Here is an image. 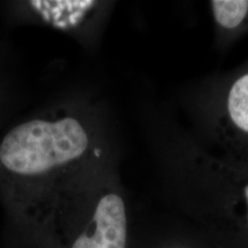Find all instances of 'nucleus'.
I'll list each match as a JSON object with an SVG mask.
<instances>
[{
    "instance_id": "5",
    "label": "nucleus",
    "mask_w": 248,
    "mask_h": 248,
    "mask_svg": "<svg viewBox=\"0 0 248 248\" xmlns=\"http://www.w3.org/2000/svg\"><path fill=\"white\" fill-rule=\"evenodd\" d=\"M208 7L217 47L226 48L248 36V0H213Z\"/></svg>"
},
{
    "instance_id": "7",
    "label": "nucleus",
    "mask_w": 248,
    "mask_h": 248,
    "mask_svg": "<svg viewBox=\"0 0 248 248\" xmlns=\"http://www.w3.org/2000/svg\"><path fill=\"white\" fill-rule=\"evenodd\" d=\"M163 248H193L188 245H184V244H171V245H167L166 247Z\"/></svg>"
},
{
    "instance_id": "1",
    "label": "nucleus",
    "mask_w": 248,
    "mask_h": 248,
    "mask_svg": "<svg viewBox=\"0 0 248 248\" xmlns=\"http://www.w3.org/2000/svg\"><path fill=\"white\" fill-rule=\"evenodd\" d=\"M102 148L90 124L76 116L37 117L14 126L0 142V173L15 221L46 245L59 207L78 193L63 181L100 171Z\"/></svg>"
},
{
    "instance_id": "2",
    "label": "nucleus",
    "mask_w": 248,
    "mask_h": 248,
    "mask_svg": "<svg viewBox=\"0 0 248 248\" xmlns=\"http://www.w3.org/2000/svg\"><path fill=\"white\" fill-rule=\"evenodd\" d=\"M173 199L229 248H248V167L213 154L181 128L164 141Z\"/></svg>"
},
{
    "instance_id": "4",
    "label": "nucleus",
    "mask_w": 248,
    "mask_h": 248,
    "mask_svg": "<svg viewBox=\"0 0 248 248\" xmlns=\"http://www.w3.org/2000/svg\"><path fill=\"white\" fill-rule=\"evenodd\" d=\"M46 247L130 248L129 208L117 185L98 181L62 203Z\"/></svg>"
},
{
    "instance_id": "3",
    "label": "nucleus",
    "mask_w": 248,
    "mask_h": 248,
    "mask_svg": "<svg viewBox=\"0 0 248 248\" xmlns=\"http://www.w3.org/2000/svg\"><path fill=\"white\" fill-rule=\"evenodd\" d=\"M193 133L213 154L248 167V62L204 82L191 98Z\"/></svg>"
},
{
    "instance_id": "6",
    "label": "nucleus",
    "mask_w": 248,
    "mask_h": 248,
    "mask_svg": "<svg viewBox=\"0 0 248 248\" xmlns=\"http://www.w3.org/2000/svg\"><path fill=\"white\" fill-rule=\"evenodd\" d=\"M29 6L43 20L52 26L67 29L76 28L95 16L104 4L91 0L82 1H30Z\"/></svg>"
}]
</instances>
